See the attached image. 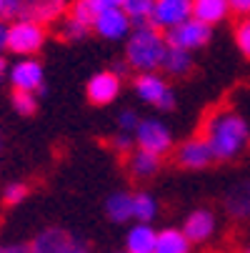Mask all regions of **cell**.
Returning <instances> with one entry per match:
<instances>
[{"label":"cell","instance_id":"1f68e13d","mask_svg":"<svg viewBox=\"0 0 250 253\" xmlns=\"http://www.w3.org/2000/svg\"><path fill=\"white\" fill-rule=\"evenodd\" d=\"M228 5H230V13L250 15V0H228Z\"/></svg>","mask_w":250,"mask_h":253},{"label":"cell","instance_id":"7402d4cb","mask_svg":"<svg viewBox=\"0 0 250 253\" xmlns=\"http://www.w3.org/2000/svg\"><path fill=\"white\" fill-rule=\"evenodd\" d=\"M158 213V203L150 193H133V218L138 223H150Z\"/></svg>","mask_w":250,"mask_h":253},{"label":"cell","instance_id":"9c48e42d","mask_svg":"<svg viewBox=\"0 0 250 253\" xmlns=\"http://www.w3.org/2000/svg\"><path fill=\"white\" fill-rule=\"evenodd\" d=\"M130 18L123 8H108V10H100L93 20V33H98L100 38L105 41H123L130 35Z\"/></svg>","mask_w":250,"mask_h":253},{"label":"cell","instance_id":"6da1fadb","mask_svg":"<svg viewBox=\"0 0 250 253\" xmlns=\"http://www.w3.org/2000/svg\"><path fill=\"white\" fill-rule=\"evenodd\" d=\"M203 138L208 140L215 161H233L248 148L250 128L233 108H215L203 121Z\"/></svg>","mask_w":250,"mask_h":253},{"label":"cell","instance_id":"d6986e66","mask_svg":"<svg viewBox=\"0 0 250 253\" xmlns=\"http://www.w3.org/2000/svg\"><path fill=\"white\" fill-rule=\"evenodd\" d=\"M153 253H190V241L185 238L180 228H165V231H158Z\"/></svg>","mask_w":250,"mask_h":253},{"label":"cell","instance_id":"277c9868","mask_svg":"<svg viewBox=\"0 0 250 253\" xmlns=\"http://www.w3.org/2000/svg\"><path fill=\"white\" fill-rule=\"evenodd\" d=\"M133 88L143 103L158 108V111H173L175 108V93L168 85V81L160 78L158 73H138V78L133 81Z\"/></svg>","mask_w":250,"mask_h":253},{"label":"cell","instance_id":"8fae6325","mask_svg":"<svg viewBox=\"0 0 250 253\" xmlns=\"http://www.w3.org/2000/svg\"><path fill=\"white\" fill-rule=\"evenodd\" d=\"M68 10L65 0H20V18L48 25Z\"/></svg>","mask_w":250,"mask_h":253},{"label":"cell","instance_id":"4dcf8cb0","mask_svg":"<svg viewBox=\"0 0 250 253\" xmlns=\"http://www.w3.org/2000/svg\"><path fill=\"white\" fill-rule=\"evenodd\" d=\"M110 146H113V151H118V153H130L133 146H135V138H133L130 133H118V135L110 140Z\"/></svg>","mask_w":250,"mask_h":253},{"label":"cell","instance_id":"7a4b0ae2","mask_svg":"<svg viewBox=\"0 0 250 253\" xmlns=\"http://www.w3.org/2000/svg\"><path fill=\"white\" fill-rule=\"evenodd\" d=\"M168 43L165 35L153 28V25H138L128 35L125 45V63L135 70V73H155L163 65Z\"/></svg>","mask_w":250,"mask_h":253},{"label":"cell","instance_id":"d6a6232c","mask_svg":"<svg viewBox=\"0 0 250 253\" xmlns=\"http://www.w3.org/2000/svg\"><path fill=\"white\" fill-rule=\"evenodd\" d=\"M0 253H30V246H20V243H0Z\"/></svg>","mask_w":250,"mask_h":253},{"label":"cell","instance_id":"603a6c76","mask_svg":"<svg viewBox=\"0 0 250 253\" xmlns=\"http://www.w3.org/2000/svg\"><path fill=\"white\" fill-rule=\"evenodd\" d=\"M155 0H123V10L128 13L133 25H148Z\"/></svg>","mask_w":250,"mask_h":253},{"label":"cell","instance_id":"9a60e30c","mask_svg":"<svg viewBox=\"0 0 250 253\" xmlns=\"http://www.w3.org/2000/svg\"><path fill=\"white\" fill-rule=\"evenodd\" d=\"M78 241L60 231V228H48L43 233L35 236V241L30 243V253H65L68 248H73Z\"/></svg>","mask_w":250,"mask_h":253},{"label":"cell","instance_id":"83f0119b","mask_svg":"<svg viewBox=\"0 0 250 253\" xmlns=\"http://www.w3.org/2000/svg\"><path fill=\"white\" fill-rule=\"evenodd\" d=\"M25 196H28V186H25V183H10V186H5V191H3V201H5L8 206L23 203Z\"/></svg>","mask_w":250,"mask_h":253},{"label":"cell","instance_id":"4fadbf2b","mask_svg":"<svg viewBox=\"0 0 250 253\" xmlns=\"http://www.w3.org/2000/svg\"><path fill=\"white\" fill-rule=\"evenodd\" d=\"M183 233L190 243H205L213 233H215V215H213V211L195 208L183 223Z\"/></svg>","mask_w":250,"mask_h":253},{"label":"cell","instance_id":"836d02e7","mask_svg":"<svg viewBox=\"0 0 250 253\" xmlns=\"http://www.w3.org/2000/svg\"><path fill=\"white\" fill-rule=\"evenodd\" d=\"M8 30H10V25L5 20H0V53L8 50Z\"/></svg>","mask_w":250,"mask_h":253},{"label":"cell","instance_id":"ffe728a7","mask_svg":"<svg viewBox=\"0 0 250 253\" xmlns=\"http://www.w3.org/2000/svg\"><path fill=\"white\" fill-rule=\"evenodd\" d=\"M160 68L165 70L168 76H185V73H190V68H193V55H190L188 50L170 48V45H168Z\"/></svg>","mask_w":250,"mask_h":253},{"label":"cell","instance_id":"ac0fdd59","mask_svg":"<svg viewBox=\"0 0 250 253\" xmlns=\"http://www.w3.org/2000/svg\"><path fill=\"white\" fill-rule=\"evenodd\" d=\"M158 168H160V156H153V153L140 151V148L138 151H130V156H128V170H130L133 178H138V180L150 178V175L158 173Z\"/></svg>","mask_w":250,"mask_h":253},{"label":"cell","instance_id":"74e56055","mask_svg":"<svg viewBox=\"0 0 250 253\" xmlns=\"http://www.w3.org/2000/svg\"><path fill=\"white\" fill-rule=\"evenodd\" d=\"M210 253H218V251H210Z\"/></svg>","mask_w":250,"mask_h":253},{"label":"cell","instance_id":"44dd1931","mask_svg":"<svg viewBox=\"0 0 250 253\" xmlns=\"http://www.w3.org/2000/svg\"><path fill=\"white\" fill-rule=\"evenodd\" d=\"M105 211H108L110 221L115 223H125L133 218V193H113L108 201H105Z\"/></svg>","mask_w":250,"mask_h":253},{"label":"cell","instance_id":"5bb4252c","mask_svg":"<svg viewBox=\"0 0 250 253\" xmlns=\"http://www.w3.org/2000/svg\"><path fill=\"white\" fill-rule=\"evenodd\" d=\"M223 208L233 221H250V180H240L228 188Z\"/></svg>","mask_w":250,"mask_h":253},{"label":"cell","instance_id":"8d00e7d4","mask_svg":"<svg viewBox=\"0 0 250 253\" xmlns=\"http://www.w3.org/2000/svg\"><path fill=\"white\" fill-rule=\"evenodd\" d=\"M65 253H88V251H85V248H83V246H80V243H75V246H73V248H68V251H65Z\"/></svg>","mask_w":250,"mask_h":253},{"label":"cell","instance_id":"f35d334b","mask_svg":"<svg viewBox=\"0 0 250 253\" xmlns=\"http://www.w3.org/2000/svg\"><path fill=\"white\" fill-rule=\"evenodd\" d=\"M245 253H250V248H248V251H245Z\"/></svg>","mask_w":250,"mask_h":253},{"label":"cell","instance_id":"cb8c5ba5","mask_svg":"<svg viewBox=\"0 0 250 253\" xmlns=\"http://www.w3.org/2000/svg\"><path fill=\"white\" fill-rule=\"evenodd\" d=\"M98 13H100V10H98V5L93 3V0H75V3L70 5V15H68V18H73V20H78V23L93 28V20H95Z\"/></svg>","mask_w":250,"mask_h":253},{"label":"cell","instance_id":"e0dca14e","mask_svg":"<svg viewBox=\"0 0 250 253\" xmlns=\"http://www.w3.org/2000/svg\"><path fill=\"white\" fill-rule=\"evenodd\" d=\"M155 241H158V231L150 223H135L128 231L125 248H128V253H153Z\"/></svg>","mask_w":250,"mask_h":253},{"label":"cell","instance_id":"f546056e","mask_svg":"<svg viewBox=\"0 0 250 253\" xmlns=\"http://www.w3.org/2000/svg\"><path fill=\"white\" fill-rule=\"evenodd\" d=\"M20 0H0V20H18Z\"/></svg>","mask_w":250,"mask_h":253},{"label":"cell","instance_id":"8992f818","mask_svg":"<svg viewBox=\"0 0 250 253\" xmlns=\"http://www.w3.org/2000/svg\"><path fill=\"white\" fill-rule=\"evenodd\" d=\"M213 35V28L195 20V18H188L185 23L175 25L165 33V43L170 48H180V50H195V48H203Z\"/></svg>","mask_w":250,"mask_h":253},{"label":"cell","instance_id":"4316f807","mask_svg":"<svg viewBox=\"0 0 250 253\" xmlns=\"http://www.w3.org/2000/svg\"><path fill=\"white\" fill-rule=\"evenodd\" d=\"M90 30H93L90 25H83V23H78V20H73V18H68V20L63 23V38H65V41H83Z\"/></svg>","mask_w":250,"mask_h":253},{"label":"cell","instance_id":"52a82bcc","mask_svg":"<svg viewBox=\"0 0 250 253\" xmlns=\"http://www.w3.org/2000/svg\"><path fill=\"white\" fill-rule=\"evenodd\" d=\"M188 18H193V0H155L148 25L168 33L170 28L185 23Z\"/></svg>","mask_w":250,"mask_h":253},{"label":"cell","instance_id":"2e32d148","mask_svg":"<svg viewBox=\"0 0 250 253\" xmlns=\"http://www.w3.org/2000/svg\"><path fill=\"white\" fill-rule=\"evenodd\" d=\"M230 15L228 0H193V18L205 25H218Z\"/></svg>","mask_w":250,"mask_h":253},{"label":"cell","instance_id":"ba28073f","mask_svg":"<svg viewBox=\"0 0 250 253\" xmlns=\"http://www.w3.org/2000/svg\"><path fill=\"white\" fill-rule=\"evenodd\" d=\"M8 81L13 85V90H23V93H38L43 90L45 76H43V65L33 58H20L18 63L10 65Z\"/></svg>","mask_w":250,"mask_h":253},{"label":"cell","instance_id":"7c38bea8","mask_svg":"<svg viewBox=\"0 0 250 253\" xmlns=\"http://www.w3.org/2000/svg\"><path fill=\"white\" fill-rule=\"evenodd\" d=\"M90 103L95 105H108L118 98L120 93V76L118 73H110V70H105V73H95L90 81H88V88H85Z\"/></svg>","mask_w":250,"mask_h":253},{"label":"cell","instance_id":"30bf717a","mask_svg":"<svg viewBox=\"0 0 250 253\" xmlns=\"http://www.w3.org/2000/svg\"><path fill=\"white\" fill-rule=\"evenodd\" d=\"M175 161H178V166H183L188 170H200V168H208L215 158H213V153H210L208 140L203 135H195V138L185 140L183 146L178 148Z\"/></svg>","mask_w":250,"mask_h":253},{"label":"cell","instance_id":"5b68a950","mask_svg":"<svg viewBox=\"0 0 250 253\" xmlns=\"http://www.w3.org/2000/svg\"><path fill=\"white\" fill-rule=\"evenodd\" d=\"M135 146L140 151H148L153 156H165L170 148H173V133L170 128L163 123V121H155V118H148V121H140L135 133Z\"/></svg>","mask_w":250,"mask_h":253},{"label":"cell","instance_id":"d4e9b609","mask_svg":"<svg viewBox=\"0 0 250 253\" xmlns=\"http://www.w3.org/2000/svg\"><path fill=\"white\" fill-rule=\"evenodd\" d=\"M235 45H238V50L245 55V58H250V15H243L238 23H235Z\"/></svg>","mask_w":250,"mask_h":253},{"label":"cell","instance_id":"3957f363","mask_svg":"<svg viewBox=\"0 0 250 253\" xmlns=\"http://www.w3.org/2000/svg\"><path fill=\"white\" fill-rule=\"evenodd\" d=\"M45 43V28L40 23H33L25 18H18L15 23H10L8 30V50L18 53L23 58L38 53Z\"/></svg>","mask_w":250,"mask_h":253},{"label":"cell","instance_id":"e575fe53","mask_svg":"<svg viewBox=\"0 0 250 253\" xmlns=\"http://www.w3.org/2000/svg\"><path fill=\"white\" fill-rule=\"evenodd\" d=\"M98 10H108V8H123V0H93Z\"/></svg>","mask_w":250,"mask_h":253},{"label":"cell","instance_id":"d590c367","mask_svg":"<svg viewBox=\"0 0 250 253\" xmlns=\"http://www.w3.org/2000/svg\"><path fill=\"white\" fill-rule=\"evenodd\" d=\"M8 73H10V65H8V60H5L3 55H0V83L8 78Z\"/></svg>","mask_w":250,"mask_h":253},{"label":"cell","instance_id":"484cf974","mask_svg":"<svg viewBox=\"0 0 250 253\" xmlns=\"http://www.w3.org/2000/svg\"><path fill=\"white\" fill-rule=\"evenodd\" d=\"M13 108L20 116H33L35 108H38V100H35V93H23V90H13Z\"/></svg>","mask_w":250,"mask_h":253},{"label":"cell","instance_id":"f1b7e54d","mask_svg":"<svg viewBox=\"0 0 250 253\" xmlns=\"http://www.w3.org/2000/svg\"><path fill=\"white\" fill-rule=\"evenodd\" d=\"M138 123H140V118H138V113L135 111H123L120 116H118V128H120V133H135V128H138Z\"/></svg>","mask_w":250,"mask_h":253}]
</instances>
